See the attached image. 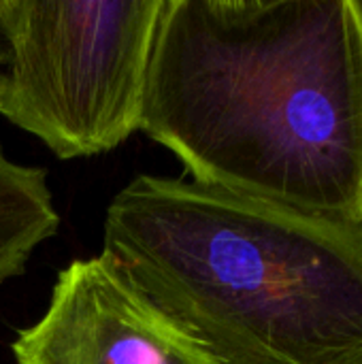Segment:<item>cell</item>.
Returning <instances> with one entry per match:
<instances>
[{
	"label": "cell",
	"mask_w": 362,
	"mask_h": 364,
	"mask_svg": "<svg viewBox=\"0 0 362 364\" xmlns=\"http://www.w3.org/2000/svg\"><path fill=\"white\" fill-rule=\"evenodd\" d=\"M139 130L192 181L362 226V0H162Z\"/></svg>",
	"instance_id": "obj_1"
},
{
	"label": "cell",
	"mask_w": 362,
	"mask_h": 364,
	"mask_svg": "<svg viewBox=\"0 0 362 364\" xmlns=\"http://www.w3.org/2000/svg\"><path fill=\"white\" fill-rule=\"evenodd\" d=\"M105 252L215 364H362V226L139 175Z\"/></svg>",
	"instance_id": "obj_2"
},
{
	"label": "cell",
	"mask_w": 362,
	"mask_h": 364,
	"mask_svg": "<svg viewBox=\"0 0 362 364\" xmlns=\"http://www.w3.org/2000/svg\"><path fill=\"white\" fill-rule=\"evenodd\" d=\"M162 0H0V115L60 160L141 128Z\"/></svg>",
	"instance_id": "obj_3"
},
{
	"label": "cell",
	"mask_w": 362,
	"mask_h": 364,
	"mask_svg": "<svg viewBox=\"0 0 362 364\" xmlns=\"http://www.w3.org/2000/svg\"><path fill=\"white\" fill-rule=\"evenodd\" d=\"M11 352L15 364H215L107 252L58 273L45 314Z\"/></svg>",
	"instance_id": "obj_4"
},
{
	"label": "cell",
	"mask_w": 362,
	"mask_h": 364,
	"mask_svg": "<svg viewBox=\"0 0 362 364\" xmlns=\"http://www.w3.org/2000/svg\"><path fill=\"white\" fill-rule=\"evenodd\" d=\"M58 228L45 168L11 160L0 145V284L21 275L34 250Z\"/></svg>",
	"instance_id": "obj_5"
},
{
	"label": "cell",
	"mask_w": 362,
	"mask_h": 364,
	"mask_svg": "<svg viewBox=\"0 0 362 364\" xmlns=\"http://www.w3.org/2000/svg\"><path fill=\"white\" fill-rule=\"evenodd\" d=\"M0 70H2V68H0Z\"/></svg>",
	"instance_id": "obj_6"
}]
</instances>
